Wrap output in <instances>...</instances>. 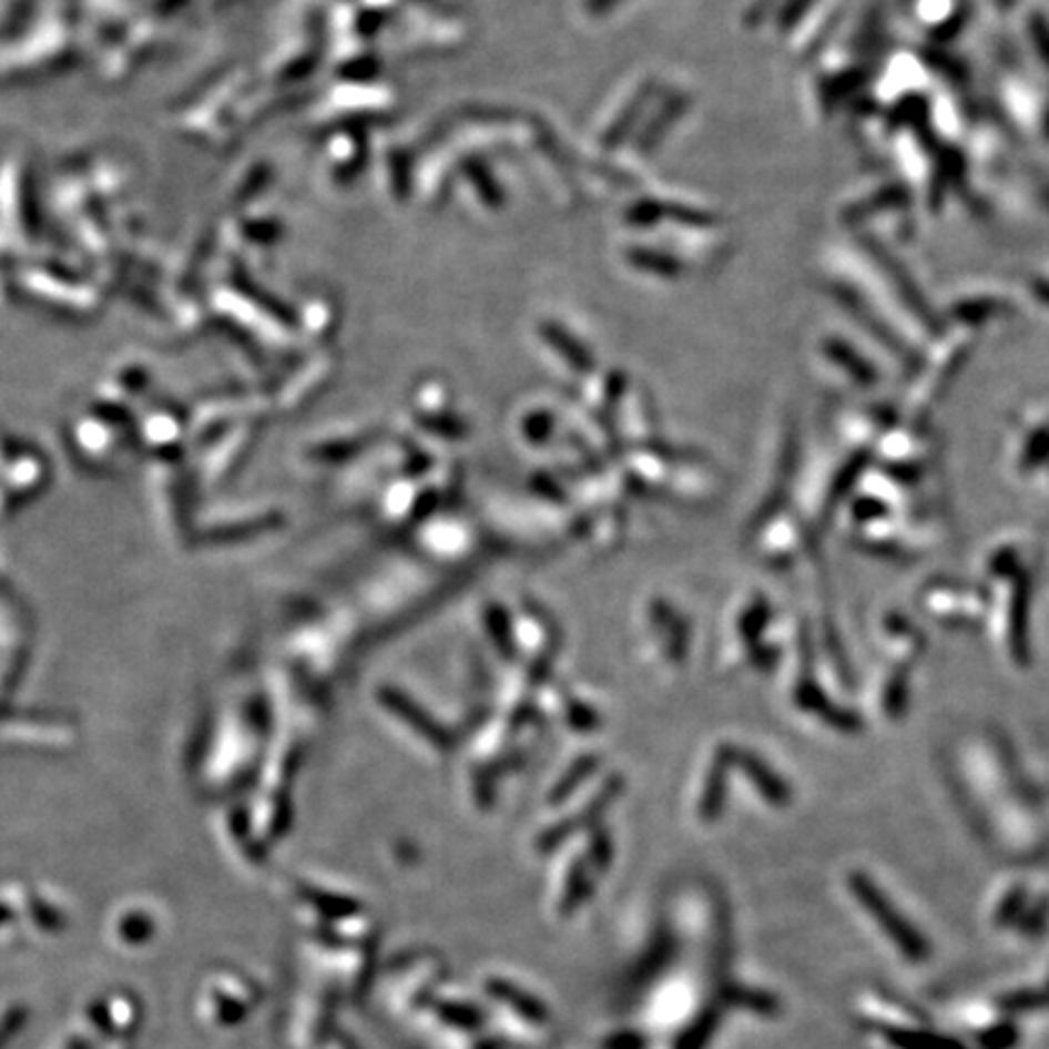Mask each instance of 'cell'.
<instances>
[{"label": "cell", "mask_w": 1049, "mask_h": 1049, "mask_svg": "<svg viewBox=\"0 0 1049 1049\" xmlns=\"http://www.w3.org/2000/svg\"><path fill=\"white\" fill-rule=\"evenodd\" d=\"M851 889H853V897L860 899V904L867 908L869 916H873L879 924V928L885 930V936L897 943V948L902 950L906 959L920 963V959L928 957V945L924 943V938H920L918 933L906 924L897 908H892V904L885 899V894H882L873 882L860 873H853Z\"/></svg>", "instance_id": "obj_1"}, {"label": "cell", "mask_w": 1049, "mask_h": 1049, "mask_svg": "<svg viewBox=\"0 0 1049 1049\" xmlns=\"http://www.w3.org/2000/svg\"><path fill=\"white\" fill-rule=\"evenodd\" d=\"M729 758H734L741 767H744L746 775H751V783L763 792V797L767 802L777 804V807H783V804L790 802L787 785L780 783V780L771 771H767V767L758 758H753L751 753L732 748V751H729Z\"/></svg>", "instance_id": "obj_2"}]
</instances>
